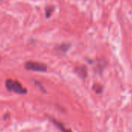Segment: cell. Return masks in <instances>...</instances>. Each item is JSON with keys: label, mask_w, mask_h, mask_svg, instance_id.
<instances>
[{"label": "cell", "mask_w": 132, "mask_h": 132, "mask_svg": "<svg viewBox=\"0 0 132 132\" xmlns=\"http://www.w3.org/2000/svg\"><path fill=\"white\" fill-rule=\"evenodd\" d=\"M6 89L10 91L13 92L17 94H26L27 93V89L20 83L18 81L13 80V79H7L6 81Z\"/></svg>", "instance_id": "6da1fadb"}, {"label": "cell", "mask_w": 132, "mask_h": 132, "mask_svg": "<svg viewBox=\"0 0 132 132\" xmlns=\"http://www.w3.org/2000/svg\"><path fill=\"white\" fill-rule=\"evenodd\" d=\"M24 67L28 71L32 72H45L47 71V66L44 64L40 62H35V61H27Z\"/></svg>", "instance_id": "7a4b0ae2"}, {"label": "cell", "mask_w": 132, "mask_h": 132, "mask_svg": "<svg viewBox=\"0 0 132 132\" xmlns=\"http://www.w3.org/2000/svg\"><path fill=\"white\" fill-rule=\"evenodd\" d=\"M50 120L61 130V132H72V130L70 129H67L62 123L59 122L58 120H57L55 119H53V118H50Z\"/></svg>", "instance_id": "3957f363"}, {"label": "cell", "mask_w": 132, "mask_h": 132, "mask_svg": "<svg viewBox=\"0 0 132 132\" xmlns=\"http://www.w3.org/2000/svg\"><path fill=\"white\" fill-rule=\"evenodd\" d=\"M75 72L82 79H85L87 76V69H86V66H84V65L76 67L75 69Z\"/></svg>", "instance_id": "277c9868"}, {"label": "cell", "mask_w": 132, "mask_h": 132, "mask_svg": "<svg viewBox=\"0 0 132 132\" xmlns=\"http://www.w3.org/2000/svg\"><path fill=\"white\" fill-rule=\"evenodd\" d=\"M69 47H70V45H69V44H63L57 47V50H58V51L66 52Z\"/></svg>", "instance_id": "5b68a950"}, {"label": "cell", "mask_w": 132, "mask_h": 132, "mask_svg": "<svg viewBox=\"0 0 132 132\" xmlns=\"http://www.w3.org/2000/svg\"><path fill=\"white\" fill-rule=\"evenodd\" d=\"M93 90H94L96 93H102L103 88H102V86H99V85H97V84H95V85L93 86Z\"/></svg>", "instance_id": "8992f818"}, {"label": "cell", "mask_w": 132, "mask_h": 132, "mask_svg": "<svg viewBox=\"0 0 132 132\" xmlns=\"http://www.w3.org/2000/svg\"><path fill=\"white\" fill-rule=\"evenodd\" d=\"M52 10H53V8H51V7H50V8H47V9H46V14H47V17H49V16L51 15Z\"/></svg>", "instance_id": "52a82bcc"}, {"label": "cell", "mask_w": 132, "mask_h": 132, "mask_svg": "<svg viewBox=\"0 0 132 132\" xmlns=\"http://www.w3.org/2000/svg\"><path fill=\"white\" fill-rule=\"evenodd\" d=\"M0 1H1V0H0Z\"/></svg>", "instance_id": "ba28073f"}]
</instances>
